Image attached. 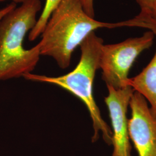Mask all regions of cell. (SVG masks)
<instances>
[{"label": "cell", "instance_id": "6da1fadb", "mask_svg": "<svg viewBox=\"0 0 156 156\" xmlns=\"http://www.w3.org/2000/svg\"><path fill=\"white\" fill-rule=\"evenodd\" d=\"M145 28L156 34V24L141 14L116 23L102 22L89 16L80 0H62L51 13L39 42L41 56L53 58L58 67L69 66L73 53L90 34L98 28Z\"/></svg>", "mask_w": 156, "mask_h": 156}, {"label": "cell", "instance_id": "7a4b0ae2", "mask_svg": "<svg viewBox=\"0 0 156 156\" xmlns=\"http://www.w3.org/2000/svg\"><path fill=\"white\" fill-rule=\"evenodd\" d=\"M104 41L93 32L79 46L80 58L72 71L59 76L28 73L23 76L26 80L56 85L77 97L84 104L93 123L94 134L92 142H95L101 134L106 144L112 145L111 128L103 119L100 110L93 95V84L95 74L100 69L101 53Z\"/></svg>", "mask_w": 156, "mask_h": 156}, {"label": "cell", "instance_id": "3957f363", "mask_svg": "<svg viewBox=\"0 0 156 156\" xmlns=\"http://www.w3.org/2000/svg\"><path fill=\"white\" fill-rule=\"evenodd\" d=\"M41 9V0H26L0 21V81L23 77L37 66L41 56L39 44L26 49L23 41Z\"/></svg>", "mask_w": 156, "mask_h": 156}, {"label": "cell", "instance_id": "277c9868", "mask_svg": "<svg viewBox=\"0 0 156 156\" xmlns=\"http://www.w3.org/2000/svg\"><path fill=\"white\" fill-rule=\"evenodd\" d=\"M154 35L153 32L149 30L140 37L102 45L100 69L106 86L115 89L128 86L127 83L131 67L138 56L153 45Z\"/></svg>", "mask_w": 156, "mask_h": 156}, {"label": "cell", "instance_id": "5b68a950", "mask_svg": "<svg viewBox=\"0 0 156 156\" xmlns=\"http://www.w3.org/2000/svg\"><path fill=\"white\" fill-rule=\"evenodd\" d=\"M128 119L130 140L138 156H156V117L145 98L134 91L129 102Z\"/></svg>", "mask_w": 156, "mask_h": 156}, {"label": "cell", "instance_id": "8992f818", "mask_svg": "<svg viewBox=\"0 0 156 156\" xmlns=\"http://www.w3.org/2000/svg\"><path fill=\"white\" fill-rule=\"evenodd\" d=\"M107 88L108 94L105 97V102L111 122L113 147L111 156H131L127 113L134 90L130 86L120 89L110 86Z\"/></svg>", "mask_w": 156, "mask_h": 156}, {"label": "cell", "instance_id": "52a82bcc", "mask_svg": "<svg viewBox=\"0 0 156 156\" xmlns=\"http://www.w3.org/2000/svg\"><path fill=\"white\" fill-rule=\"evenodd\" d=\"M127 84L149 102L151 109L156 117V50L147 66L138 75L129 78Z\"/></svg>", "mask_w": 156, "mask_h": 156}, {"label": "cell", "instance_id": "ba28073f", "mask_svg": "<svg viewBox=\"0 0 156 156\" xmlns=\"http://www.w3.org/2000/svg\"><path fill=\"white\" fill-rule=\"evenodd\" d=\"M62 1V0H46L44 9L37 20L36 24L29 33L28 39L30 41L32 42L35 41L42 34L51 13Z\"/></svg>", "mask_w": 156, "mask_h": 156}, {"label": "cell", "instance_id": "9c48e42d", "mask_svg": "<svg viewBox=\"0 0 156 156\" xmlns=\"http://www.w3.org/2000/svg\"><path fill=\"white\" fill-rule=\"evenodd\" d=\"M140 8V13L144 16L151 19L154 0H136Z\"/></svg>", "mask_w": 156, "mask_h": 156}, {"label": "cell", "instance_id": "30bf717a", "mask_svg": "<svg viewBox=\"0 0 156 156\" xmlns=\"http://www.w3.org/2000/svg\"><path fill=\"white\" fill-rule=\"evenodd\" d=\"M80 2L86 13L90 16L94 18V0H80Z\"/></svg>", "mask_w": 156, "mask_h": 156}, {"label": "cell", "instance_id": "8fae6325", "mask_svg": "<svg viewBox=\"0 0 156 156\" xmlns=\"http://www.w3.org/2000/svg\"><path fill=\"white\" fill-rule=\"evenodd\" d=\"M16 7L17 4L14 2H12L11 3H10L9 5L6 6L5 7L0 9V21L7 13L10 12Z\"/></svg>", "mask_w": 156, "mask_h": 156}, {"label": "cell", "instance_id": "7c38bea8", "mask_svg": "<svg viewBox=\"0 0 156 156\" xmlns=\"http://www.w3.org/2000/svg\"><path fill=\"white\" fill-rule=\"evenodd\" d=\"M151 18L153 21L156 23V0L154 1V5L153 8V11L151 14Z\"/></svg>", "mask_w": 156, "mask_h": 156}, {"label": "cell", "instance_id": "4fadbf2b", "mask_svg": "<svg viewBox=\"0 0 156 156\" xmlns=\"http://www.w3.org/2000/svg\"><path fill=\"white\" fill-rule=\"evenodd\" d=\"M6 1V0H0V2L1 1ZM25 1H26V0H12V2H14L16 4H18V3L22 4L23 2H24Z\"/></svg>", "mask_w": 156, "mask_h": 156}]
</instances>
